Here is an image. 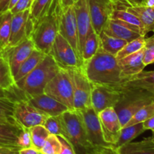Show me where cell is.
Returning <instances> with one entry per match:
<instances>
[{"instance_id":"obj_47","label":"cell","mask_w":154,"mask_h":154,"mask_svg":"<svg viewBox=\"0 0 154 154\" xmlns=\"http://www.w3.org/2000/svg\"><path fill=\"white\" fill-rule=\"evenodd\" d=\"M19 154H40V151L32 147L22 148L19 150Z\"/></svg>"},{"instance_id":"obj_39","label":"cell","mask_w":154,"mask_h":154,"mask_svg":"<svg viewBox=\"0 0 154 154\" xmlns=\"http://www.w3.org/2000/svg\"><path fill=\"white\" fill-rule=\"evenodd\" d=\"M143 63L145 67L154 63V34L149 38H145Z\"/></svg>"},{"instance_id":"obj_27","label":"cell","mask_w":154,"mask_h":154,"mask_svg":"<svg viewBox=\"0 0 154 154\" xmlns=\"http://www.w3.org/2000/svg\"><path fill=\"white\" fill-rule=\"evenodd\" d=\"M99 48L105 52L115 56L128 43L127 41L110 36L104 32L99 35Z\"/></svg>"},{"instance_id":"obj_32","label":"cell","mask_w":154,"mask_h":154,"mask_svg":"<svg viewBox=\"0 0 154 154\" xmlns=\"http://www.w3.org/2000/svg\"><path fill=\"white\" fill-rule=\"evenodd\" d=\"M54 0H33L29 9V20L33 25L49 11Z\"/></svg>"},{"instance_id":"obj_54","label":"cell","mask_w":154,"mask_h":154,"mask_svg":"<svg viewBox=\"0 0 154 154\" xmlns=\"http://www.w3.org/2000/svg\"><path fill=\"white\" fill-rule=\"evenodd\" d=\"M1 54H2V51L0 50V56H1Z\"/></svg>"},{"instance_id":"obj_23","label":"cell","mask_w":154,"mask_h":154,"mask_svg":"<svg viewBox=\"0 0 154 154\" xmlns=\"http://www.w3.org/2000/svg\"><path fill=\"white\" fill-rule=\"evenodd\" d=\"M126 9L135 15L141 20L146 35L150 32L154 33V7L141 5L131 6Z\"/></svg>"},{"instance_id":"obj_16","label":"cell","mask_w":154,"mask_h":154,"mask_svg":"<svg viewBox=\"0 0 154 154\" xmlns=\"http://www.w3.org/2000/svg\"><path fill=\"white\" fill-rule=\"evenodd\" d=\"M59 33L69 42L78 54V30L73 5L62 8L59 18Z\"/></svg>"},{"instance_id":"obj_24","label":"cell","mask_w":154,"mask_h":154,"mask_svg":"<svg viewBox=\"0 0 154 154\" xmlns=\"http://www.w3.org/2000/svg\"><path fill=\"white\" fill-rule=\"evenodd\" d=\"M47 54L35 48L29 57L22 63L14 78L15 84L22 81L43 60Z\"/></svg>"},{"instance_id":"obj_29","label":"cell","mask_w":154,"mask_h":154,"mask_svg":"<svg viewBox=\"0 0 154 154\" xmlns=\"http://www.w3.org/2000/svg\"><path fill=\"white\" fill-rule=\"evenodd\" d=\"M11 12L9 10L0 13V50L3 51L8 47L11 35Z\"/></svg>"},{"instance_id":"obj_3","label":"cell","mask_w":154,"mask_h":154,"mask_svg":"<svg viewBox=\"0 0 154 154\" xmlns=\"http://www.w3.org/2000/svg\"><path fill=\"white\" fill-rule=\"evenodd\" d=\"M60 117L63 125V136L72 144L76 153H91L94 147L89 141L79 111L69 109Z\"/></svg>"},{"instance_id":"obj_26","label":"cell","mask_w":154,"mask_h":154,"mask_svg":"<svg viewBox=\"0 0 154 154\" xmlns=\"http://www.w3.org/2000/svg\"><path fill=\"white\" fill-rule=\"evenodd\" d=\"M124 86L142 89L154 94V71H142L127 80Z\"/></svg>"},{"instance_id":"obj_41","label":"cell","mask_w":154,"mask_h":154,"mask_svg":"<svg viewBox=\"0 0 154 154\" xmlns=\"http://www.w3.org/2000/svg\"><path fill=\"white\" fill-rule=\"evenodd\" d=\"M61 144V149L59 154H77L73 146L63 135H57Z\"/></svg>"},{"instance_id":"obj_7","label":"cell","mask_w":154,"mask_h":154,"mask_svg":"<svg viewBox=\"0 0 154 154\" xmlns=\"http://www.w3.org/2000/svg\"><path fill=\"white\" fill-rule=\"evenodd\" d=\"M73 87L74 109L77 111L91 108L92 84L84 74L82 68L67 69Z\"/></svg>"},{"instance_id":"obj_4","label":"cell","mask_w":154,"mask_h":154,"mask_svg":"<svg viewBox=\"0 0 154 154\" xmlns=\"http://www.w3.org/2000/svg\"><path fill=\"white\" fill-rule=\"evenodd\" d=\"M60 69L54 58L47 54L35 69L15 85L26 95L44 93L46 85L57 75Z\"/></svg>"},{"instance_id":"obj_6","label":"cell","mask_w":154,"mask_h":154,"mask_svg":"<svg viewBox=\"0 0 154 154\" xmlns=\"http://www.w3.org/2000/svg\"><path fill=\"white\" fill-rule=\"evenodd\" d=\"M44 93L66 105L69 110H74L73 87L67 69L60 68L57 75L46 85Z\"/></svg>"},{"instance_id":"obj_31","label":"cell","mask_w":154,"mask_h":154,"mask_svg":"<svg viewBox=\"0 0 154 154\" xmlns=\"http://www.w3.org/2000/svg\"><path fill=\"white\" fill-rule=\"evenodd\" d=\"M14 77L11 72L10 66L2 51L0 56V88L9 90L15 87Z\"/></svg>"},{"instance_id":"obj_44","label":"cell","mask_w":154,"mask_h":154,"mask_svg":"<svg viewBox=\"0 0 154 154\" xmlns=\"http://www.w3.org/2000/svg\"><path fill=\"white\" fill-rule=\"evenodd\" d=\"M116 6L117 8H126L132 6L129 0H111Z\"/></svg>"},{"instance_id":"obj_43","label":"cell","mask_w":154,"mask_h":154,"mask_svg":"<svg viewBox=\"0 0 154 154\" xmlns=\"http://www.w3.org/2000/svg\"><path fill=\"white\" fill-rule=\"evenodd\" d=\"M90 154H120L117 149L113 145L95 147Z\"/></svg>"},{"instance_id":"obj_9","label":"cell","mask_w":154,"mask_h":154,"mask_svg":"<svg viewBox=\"0 0 154 154\" xmlns=\"http://www.w3.org/2000/svg\"><path fill=\"white\" fill-rule=\"evenodd\" d=\"M14 117L16 123L21 127L30 129L33 126L43 125L49 116L32 106L23 96L16 102Z\"/></svg>"},{"instance_id":"obj_49","label":"cell","mask_w":154,"mask_h":154,"mask_svg":"<svg viewBox=\"0 0 154 154\" xmlns=\"http://www.w3.org/2000/svg\"><path fill=\"white\" fill-rule=\"evenodd\" d=\"M60 4H61L62 7H68V6H70L72 5H73L74 0H60Z\"/></svg>"},{"instance_id":"obj_30","label":"cell","mask_w":154,"mask_h":154,"mask_svg":"<svg viewBox=\"0 0 154 154\" xmlns=\"http://www.w3.org/2000/svg\"><path fill=\"white\" fill-rule=\"evenodd\" d=\"M99 48V35L96 33L94 30L91 32L86 38L83 47L82 54H81V61L83 63L90 60Z\"/></svg>"},{"instance_id":"obj_12","label":"cell","mask_w":154,"mask_h":154,"mask_svg":"<svg viewBox=\"0 0 154 154\" xmlns=\"http://www.w3.org/2000/svg\"><path fill=\"white\" fill-rule=\"evenodd\" d=\"M122 90L106 86L92 84V108L97 114L108 108H114L120 99Z\"/></svg>"},{"instance_id":"obj_56","label":"cell","mask_w":154,"mask_h":154,"mask_svg":"<svg viewBox=\"0 0 154 154\" xmlns=\"http://www.w3.org/2000/svg\"><path fill=\"white\" fill-rule=\"evenodd\" d=\"M40 154H42V153H40Z\"/></svg>"},{"instance_id":"obj_36","label":"cell","mask_w":154,"mask_h":154,"mask_svg":"<svg viewBox=\"0 0 154 154\" xmlns=\"http://www.w3.org/2000/svg\"><path fill=\"white\" fill-rule=\"evenodd\" d=\"M154 115V100L150 103L144 105V107L138 110L136 113L133 115V117L129 120L125 126H132V125L136 124V123H143L146 120L151 117Z\"/></svg>"},{"instance_id":"obj_33","label":"cell","mask_w":154,"mask_h":154,"mask_svg":"<svg viewBox=\"0 0 154 154\" xmlns=\"http://www.w3.org/2000/svg\"><path fill=\"white\" fill-rule=\"evenodd\" d=\"M111 18V19L118 20L123 21L126 23L138 27L142 31L143 36H146L145 31H144V26H143V24L141 23V20L133 14L128 11L126 8H116L113 12Z\"/></svg>"},{"instance_id":"obj_13","label":"cell","mask_w":154,"mask_h":154,"mask_svg":"<svg viewBox=\"0 0 154 154\" xmlns=\"http://www.w3.org/2000/svg\"><path fill=\"white\" fill-rule=\"evenodd\" d=\"M35 48L31 38L27 37L15 46L8 47L3 50V54L8 63L14 78L16 75L20 66L29 57Z\"/></svg>"},{"instance_id":"obj_48","label":"cell","mask_w":154,"mask_h":154,"mask_svg":"<svg viewBox=\"0 0 154 154\" xmlns=\"http://www.w3.org/2000/svg\"><path fill=\"white\" fill-rule=\"evenodd\" d=\"M11 0H0V13L8 11Z\"/></svg>"},{"instance_id":"obj_53","label":"cell","mask_w":154,"mask_h":154,"mask_svg":"<svg viewBox=\"0 0 154 154\" xmlns=\"http://www.w3.org/2000/svg\"><path fill=\"white\" fill-rule=\"evenodd\" d=\"M151 137H152V138L154 140V131H153V135H152Z\"/></svg>"},{"instance_id":"obj_15","label":"cell","mask_w":154,"mask_h":154,"mask_svg":"<svg viewBox=\"0 0 154 154\" xmlns=\"http://www.w3.org/2000/svg\"><path fill=\"white\" fill-rule=\"evenodd\" d=\"M101 127H102L103 138L105 142L110 145L117 143L121 131L119 117L114 108H108L98 114Z\"/></svg>"},{"instance_id":"obj_28","label":"cell","mask_w":154,"mask_h":154,"mask_svg":"<svg viewBox=\"0 0 154 154\" xmlns=\"http://www.w3.org/2000/svg\"><path fill=\"white\" fill-rule=\"evenodd\" d=\"M143 123H136V124L132 125V126H125L121 129L120 135H119L118 140L117 143L114 145L116 148L121 147L127 143L131 142L132 140L135 139L141 134L145 132Z\"/></svg>"},{"instance_id":"obj_11","label":"cell","mask_w":154,"mask_h":154,"mask_svg":"<svg viewBox=\"0 0 154 154\" xmlns=\"http://www.w3.org/2000/svg\"><path fill=\"white\" fill-rule=\"evenodd\" d=\"M88 5L92 26L96 34L99 35L117 6L111 0H88Z\"/></svg>"},{"instance_id":"obj_10","label":"cell","mask_w":154,"mask_h":154,"mask_svg":"<svg viewBox=\"0 0 154 154\" xmlns=\"http://www.w3.org/2000/svg\"><path fill=\"white\" fill-rule=\"evenodd\" d=\"M73 7L76 17L78 30V54L81 60L84 42L93 29L90 19L88 0H76L74 2Z\"/></svg>"},{"instance_id":"obj_20","label":"cell","mask_w":154,"mask_h":154,"mask_svg":"<svg viewBox=\"0 0 154 154\" xmlns=\"http://www.w3.org/2000/svg\"><path fill=\"white\" fill-rule=\"evenodd\" d=\"M102 32L108 35L123 39L128 42L143 36L142 31L138 27L111 18L108 20Z\"/></svg>"},{"instance_id":"obj_34","label":"cell","mask_w":154,"mask_h":154,"mask_svg":"<svg viewBox=\"0 0 154 154\" xmlns=\"http://www.w3.org/2000/svg\"><path fill=\"white\" fill-rule=\"evenodd\" d=\"M29 131L32 138V147L40 151L50 135V132L43 125L33 126L30 128Z\"/></svg>"},{"instance_id":"obj_38","label":"cell","mask_w":154,"mask_h":154,"mask_svg":"<svg viewBox=\"0 0 154 154\" xmlns=\"http://www.w3.org/2000/svg\"><path fill=\"white\" fill-rule=\"evenodd\" d=\"M43 126L50 132L56 135H63V129L60 116H49Z\"/></svg>"},{"instance_id":"obj_1","label":"cell","mask_w":154,"mask_h":154,"mask_svg":"<svg viewBox=\"0 0 154 154\" xmlns=\"http://www.w3.org/2000/svg\"><path fill=\"white\" fill-rule=\"evenodd\" d=\"M83 71L91 84L102 85L122 90L125 81L120 76V69L115 56L99 48L96 54L83 63Z\"/></svg>"},{"instance_id":"obj_8","label":"cell","mask_w":154,"mask_h":154,"mask_svg":"<svg viewBox=\"0 0 154 154\" xmlns=\"http://www.w3.org/2000/svg\"><path fill=\"white\" fill-rule=\"evenodd\" d=\"M49 55L62 69H70L82 66V62L69 42L58 33L54 40Z\"/></svg>"},{"instance_id":"obj_40","label":"cell","mask_w":154,"mask_h":154,"mask_svg":"<svg viewBox=\"0 0 154 154\" xmlns=\"http://www.w3.org/2000/svg\"><path fill=\"white\" fill-rule=\"evenodd\" d=\"M17 145L20 149L32 147V138L29 129L23 128L18 137Z\"/></svg>"},{"instance_id":"obj_37","label":"cell","mask_w":154,"mask_h":154,"mask_svg":"<svg viewBox=\"0 0 154 154\" xmlns=\"http://www.w3.org/2000/svg\"><path fill=\"white\" fill-rule=\"evenodd\" d=\"M61 144L57 135L50 134L42 148L41 149L40 153L42 154H59Z\"/></svg>"},{"instance_id":"obj_19","label":"cell","mask_w":154,"mask_h":154,"mask_svg":"<svg viewBox=\"0 0 154 154\" xmlns=\"http://www.w3.org/2000/svg\"><path fill=\"white\" fill-rule=\"evenodd\" d=\"M23 96L32 106L48 116H60L69 110L66 105L45 93L35 95L23 94Z\"/></svg>"},{"instance_id":"obj_50","label":"cell","mask_w":154,"mask_h":154,"mask_svg":"<svg viewBox=\"0 0 154 154\" xmlns=\"http://www.w3.org/2000/svg\"><path fill=\"white\" fill-rule=\"evenodd\" d=\"M129 1L132 5V6L144 5V0H129Z\"/></svg>"},{"instance_id":"obj_25","label":"cell","mask_w":154,"mask_h":154,"mask_svg":"<svg viewBox=\"0 0 154 154\" xmlns=\"http://www.w3.org/2000/svg\"><path fill=\"white\" fill-rule=\"evenodd\" d=\"M117 149L120 154H154V140L150 137L141 141H131Z\"/></svg>"},{"instance_id":"obj_22","label":"cell","mask_w":154,"mask_h":154,"mask_svg":"<svg viewBox=\"0 0 154 154\" xmlns=\"http://www.w3.org/2000/svg\"><path fill=\"white\" fill-rule=\"evenodd\" d=\"M22 129L23 128L17 123L0 122V147L20 148L17 140Z\"/></svg>"},{"instance_id":"obj_14","label":"cell","mask_w":154,"mask_h":154,"mask_svg":"<svg viewBox=\"0 0 154 154\" xmlns=\"http://www.w3.org/2000/svg\"><path fill=\"white\" fill-rule=\"evenodd\" d=\"M79 111L87 132L90 144L94 147H105L110 144L105 141L98 114L93 108H88Z\"/></svg>"},{"instance_id":"obj_45","label":"cell","mask_w":154,"mask_h":154,"mask_svg":"<svg viewBox=\"0 0 154 154\" xmlns=\"http://www.w3.org/2000/svg\"><path fill=\"white\" fill-rule=\"evenodd\" d=\"M20 150L17 147H0V154H19Z\"/></svg>"},{"instance_id":"obj_5","label":"cell","mask_w":154,"mask_h":154,"mask_svg":"<svg viewBox=\"0 0 154 154\" xmlns=\"http://www.w3.org/2000/svg\"><path fill=\"white\" fill-rule=\"evenodd\" d=\"M154 100V94L136 87L125 86L120 92V97L114 106L122 128L142 107Z\"/></svg>"},{"instance_id":"obj_42","label":"cell","mask_w":154,"mask_h":154,"mask_svg":"<svg viewBox=\"0 0 154 154\" xmlns=\"http://www.w3.org/2000/svg\"><path fill=\"white\" fill-rule=\"evenodd\" d=\"M32 2L33 0H19L17 3L11 9L10 11L14 14L18 13V12L30 9Z\"/></svg>"},{"instance_id":"obj_35","label":"cell","mask_w":154,"mask_h":154,"mask_svg":"<svg viewBox=\"0 0 154 154\" xmlns=\"http://www.w3.org/2000/svg\"><path fill=\"white\" fill-rule=\"evenodd\" d=\"M145 38L146 36H140L131 42H128L116 55V58L117 60L123 59L130 54L137 52L139 50L144 48L145 45Z\"/></svg>"},{"instance_id":"obj_52","label":"cell","mask_w":154,"mask_h":154,"mask_svg":"<svg viewBox=\"0 0 154 154\" xmlns=\"http://www.w3.org/2000/svg\"><path fill=\"white\" fill-rule=\"evenodd\" d=\"M144 5L154 7V0H144Z\"/></svg>"},{"instance_id":"obj_55","label":"cell","mask_w":154,"mask_h":154,"mask_svg":"<svg viewBox=\"0 0 154 154\" xmlns=\"http://www.w3.org/2000/svg\"><path fill=\"white\" fill-rule=\"evenodd\" d=\"M75 1H76V0H74V2H75Z\"/></svg>"},{"instance_id":"obj_17","label":"cell","mask_w":154,"mask_h":154,"mask_svg":"<svg viewBox=\"0 0 154 154\" xmlns=\"http://www.w3.org/2000/svg\"><path fill=\"white\" fill-rule=\"evenodd\" d=\"M32 30V24L29 20V9L14 14L11 24L8 47L15 46L27 37H29Z\"/></svg>"},{"instance_id":"obj_51","label":"cell","mask_w":154,"mask_h":154,"mask_svg":"<svg viewBox=\"0 0 154 154\" xmlns=\"http://www.w3.org/2000/svg\"><path fill=\"white\" fill-rule=\"evenodd\" d=\"M19 1V0H11L10 1V3H9V5H8V10L10 11L11 9L12 8L14 7V6L17 3V2Z\"/></svg>"},{"instance_id":"obj_46","label":"cell","mask_w":154,"mask_h":154,"mask_svg":"<svg viewBox=\"0 0 154 154\" xmlns=\"http://www.w3.org/2000/svg\"><path fill=\"white\" fill-rule=\"evenodd\" d=\"M143 126L145 130L154 131V115L143 122Z\"/></svg>"},{"instance_id":"obj_2","label":"cell","mask_w":154,"mask_h":154,"mask_svg":"<svg viewBox=\"0 0 154 154\" xmlns=\"http://www.w3.org/2000/svg\"><path fill=\"white\" fill-rule=\"evenodd\" d=\"M62 5L60 0H54L49 11L33 25L29 37L35 49L49 54L59 33V18Z\"/></svg>"},{"instance_id":"obj_21","label":"cell","mask_w":154,"mask_h":154,"mask_svg":"<svg viewBox=\"0 0 154 154\" xmlns=\"http://www.w3.org/2000/svg\"><path fill=\"white\" fill-rule=\"evenodd\" d=\"M144 48L134 54L117 60L120 69V76L126 82L137 74L144 70L145 66L143 63Z\"/></svg>"},{"instance_id":"obj_18","label":"cell","mask_w":154,"mask_h":154,"mask_svg":"<svg viewBox=\"0 0 154 154\" xmlns=\"http://www.w3.org/2000/svg\"><path fill=\"white\" fill-rule=\"evenodd\" d=\"M23 97V93L16 86L9 90L0 88V122L17 123L14 117L15 104Z\"/></svg>"}]
</instances>
